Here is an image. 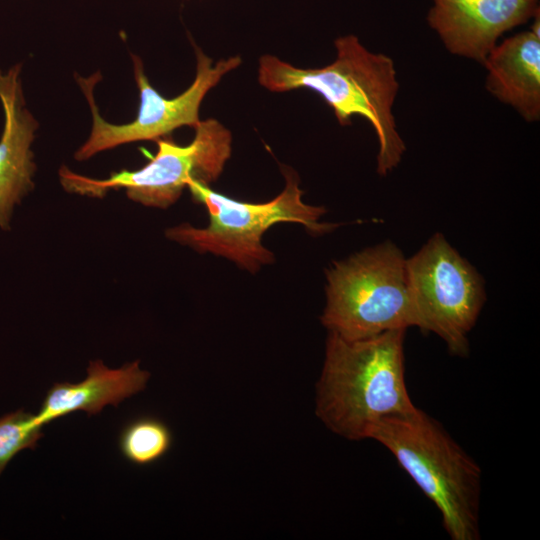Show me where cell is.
<instances>
[{"label": "cell", "instance_id": "cell-6", "mask_svg": "<svg viewBox=\"0 0 540 540\" xmlns=\"http://www.w3.org/2000/svg\"><path fill=\"white\" fill-rule=\"evenodd\" d=\"M188 145L166 138L157 140V153L142 168L113 173L97 180L59 170L60 183L72 193L102 197L110 189L125 188L128 198L148 207L167 208L174 204L191 181L209 185L222 174L232 153V134L218 120H201Z\"/></svg>", "mask_w": 540, "mask_h": 540}, {"label": "cell", "instance_id": "cell-12", "mask_svg": "<svg viewBox=\"0 0 540 540\" xmlns=\"http://www.w3.org/2000/svg\"><path fill=\"white\" fill-rule=\"evenodd\" d=\"M150 374L139 361L111 369L101 360L90 361L86 378L78 383H54L47 391L38 414L44 426L76 411L96 415L107 405L120 402L145 389Z\"/></svg>", "mask_w": 540, "mask_h": 540}, {"label": "cell", "instance_id": "cell-1", "mask_svg": "<svg viewBox=\"0 0 540 540\" xmlns=\"http://www.w3.org/2000/svg\"><path fill=\"white\" fill-rule=\"evenodd\" d=\"M334 47V61L320 68H299L265 54L258 62L259 84L276 93L314 91L342 126L351 124L354 116L365 118L379 144L377 173L385 176L399 165L406 150L393 113L399 91L394 61L370 51L353 34L336 38Z\"/></svg>", "mask_w": 540, "mask_h": 540}, {"label": "cell", "instance_id": "cell-2", "mask_svg": "<svg viewBox=\"0 0 540 540\" xmlns=\"http://www.w3.org/2000/svg\"><path fill=\"white\" fill-rule=\"evenodd\" d=\"M405 331L353 341L329 331L316 414L332 432L353 441L368 439L383 418L418 411L405 382Z\"/></svg>", "mask_w": 540, "mask_h": 540}, {"label": "cell", "instance_id": "cell-8", "mask_svg": "<svg viewBox=\"0 0 540 540\" xmlns=\"http://www.w3.org/2000/svg\"><path fill=\"white\" fill-rule=\"evenodd\" d=\"M417 326L433 332L456 356L468 354V334L485 301L476 269L436 233L406 261Z\"/></svg>", "mask_w": 540, "mask_h": 540}, {"label": "cell", "instance_id": "cell-3", "mask_svg": "<svg viewBox=\"0 0 540 540\" xmlns=\"http://www.w3.org/2000/svg\"><path fill=\"white\" fill-rule=\"evenodd\" d=\"M368 439L386 447L437 507L452 540L480 539L482 471L443 426L422 410L386 417Z\"/></svg>", "mask_w": 540, "mask_h": 540}, {"label": "cell", "instance_id": "cell-4", "mask_svg": "<svg viewBox=\"0 0 540 540\" xmlns=\"http://www.w3.org/2000/svg\"><path fill=\"white\" fill-rule=\"evenodd\" d=\"M285 187L273 200L250 203L234 200L213 191L209 185L191 181L188 188L193 198L208 210L206 228L188 223L166 231V236L200 253L209 252L225 257L250 272L272 263L274 256L262 244L263 234L282 222L298 223L313 233L330 231L336 225L319 222L323 207L308 205L302 200V190L296 173L284 166Z\"/></svg>", "mask_w": 540, "mask_h": 540}, {"label": "cell", "instance_id": "cell-13", "mask_svg": "<svg viewBox=\"0 0 540 540\" xmlns=\"http://www.w3.org/2000/svg\"><path fill=\"white\" fill-rule=\"evenodd\" d=\"M172 442V433L164 422L155 417L142 416L122 428L118 444L127 461L146 466L164 457Z\"/></svg>", "mask_w": 540, "mask_h": 540}, {"label": "cell", "instance_id": "cell-7", "mask_svg": "<svg viewBox=\"0 0 540 540\" xmlns=\"http://www.w3.org/2000/svg\"><path fill=\"white\" fill-rule=\"evenodd\" d=\"M193 47L196 57L195 78L185 91L173 98L162 96L151 85L141 58L131 54L133 75L139 91V107L134 120L125 124L107 122L100 115L94 98V87L101 79L100 72L89 77L77 75L75 78L91 111L92 127L74 158L84 161L123 144L158 140L183 126L195 128L201 121L199 112L205 96L227 73L237 69L242 59L235 55L214 63L195 43Z\"/></svg>", "mask_w": 540, "mask_h": 540}, {"label": "cell", "instance_id": "cell-10", "mask_svg": "<svg viewBox=\"0 0 540 540\" xmlns=\"http://www.w3.org/2000/svg\"><path fill=\"white\" fill-rule=\"evenodd\" d=\"M21 64L6 73L0 70V101L4 128L0 137V228L9 229L16 204L30 192L36 165L31 150L38 122L27 109L22 83Z\"/></svg>", "mask_w": 540, "mask_h": 540}, {"label": "cell", "instance_id": "cell-14", "mask_svg": "<svg viewBox=\"0 0 540 540\" xmlns=\"http://www.w3.org/2000/svg\"><path fill=\"white\" fill-rule=\"evenodd\" d=\"M42 427L36 414L23 409L0 417V475L16 454L36 448Z\"/></svg>", "mask_w": 540, "mask_h": 540}, {"label": "cell", "instance_id": "cell-11", "mask_svg": "<svg viewBox=\"0 0 540 540\" xmlns=\"http://www.w3.org/2000/svg\"><path fill=\"white\" fill-rule=\"evenodd\" d=\"M532 20L530 30L505 38L482 63L488 92L527 122L540 119V12Z\"/></svg>", "mask_w": 540, "mask_h": 540}, {"label": "cell", "instance_id": "cell-9", "mask_svg": "<svg viewBox=\"0 0 540 540\" xmlns=\"http://www.w3.org/2000/svg\"><path fill=\"white\" fill-rule=\"evenodd\" d=\"M539 11V0H432L426 20L449 53L482 64L506 32Z\"/></svg>", "mask_w": 540, "mask_h": 540}, {"label": "cell", "instance_id": "cell-5", "mask_svg": "<svg viewBox=\"0 0 540 540\" xmlns=\"http://www.w3.org/2000/svg\"><path fill=\"white\" fill-rule=\"evenodd\" d=\"M406 261L385 242L334 263L327 271L323 325L349 341L417 326Z\"/></svg>", "mask_w": 540, "mask_h": 540}]
</instances>
